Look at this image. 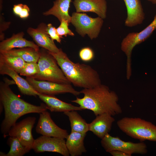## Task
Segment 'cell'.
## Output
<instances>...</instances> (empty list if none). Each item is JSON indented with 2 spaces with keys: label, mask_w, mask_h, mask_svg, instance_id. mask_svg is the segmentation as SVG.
I'll list each match as a JSON object with an SVG mask.
<instances>
[{
  "label": "cell",
  "mask_w": 156,
  "mask_h": 156,
  "mask_svg": "<svg viewBox=\"0 0 156 156\" xmlns=\"http://www.w3.org/2000/svg\"><path fill=\"white\" fill-rule=\"evenodd\" d=\"M30 9L28 6L24 4L23 9L20 13L19 16L21 18L25 19L27 18L29 15Z\"/></svg>",
  "instance_id": "31"
},
{
  "label": "cell",
  "mask_w": 156,
  "mask_h": 156,
  "mask_svg": "<svg viewBox=\"0 0 156 156\" xmlns=\"http://www.w3.org/2000/svg\"><path fill=\"white\" fill-rule=\"evenodd\" d=\"M10 24V22L4 21L3 20L2 16L0 15V41H2L4 40V35L3 32L8 28Z\"/></svg>",
  "instance_id": "30"
},
{
  "label": "cell",
  "mask_w": 156,
  "mask_h": 156,
  "mask_svg": "<svg viewBox=\"0 0 156 156\" xmlns=\"http://www.w3.org/2000/svg\"><path fill=\"white\" fill-rule=\"evenodd\" d=\"M26 79L39 93L54 95L61 94L70 93L75 96H77L81 94L80 91L76 90L70 84L38 80L32 77H26Z\"/></svg>",
  "instance_id": "8"
},
{
  "label": "cell",
  "mask_w": 156,
  "mask_h": 156,
  "mask_svg": "<svg viewBox=\"0 0 156 156\" xmlns=\"http://www.w3.org/2000/svg\"><path fill=\"white\" fill-rule=\"evenodd\" d=\"M79 55L81 60L85 62H88L93 59L94 53L92 49L89 47H85L80 50Z\"/></svg>",
  "instance_id": "28"
},
{
  "label": "cell",
  "mask_w": 156,
  "mask_h": 156,
  "mask_svg": "<svg viewBox=\"0 0 156 156\" xmlns=\"http://www.w3.org/2000/svg\"><path fill=\"white\" fill-rule=\"evenodd\" d=\"M111 115L104 113L96 116V118L89 124V131L102 139L111 130L114 118Z\"/></svg>",
  "instance_id": "17"
},
{
  "label": "cell",
  "mask_w": 156,
  "mask_h": 156,
  "mask_svg": "<svg viewBox=\"0 0 156 156\" xmlns=\"http://www.w3.org/2000/svg\"><path fill=\"white\" fill-rule=\"evenodd\" d=\"M117 125L127 135L142 142H156V126L139 118L124 117L118 120Z\"/></svg>",
  "instance_id": "4"
},
{
  "label": "cell",
  "mask_w": 156,
  "mask_h": 156,
  "mask_svg": "<svg viewBox=\"0 0 156 156\" xmlns=\"http://www.w3.org/2000/svg\"><path fill=\"white\" fill-rule=\"evenodd\" d=\"M86 133L71 131L66 139V144L71 156H78L86 152L84 144Z\"/></svg>",
  "instance_id": "20"
},
{
  "label": "cell",
  "mask_w": 156,
  "mask_h": 156,
  "mask_svg": "<svg viewBox=\"0 0 156 156\" xmlns=\"http://www.w3.org/2000/svg\"><path fill=\"white\" fill-rule=\"evenodd\" d=\"M60 22V25L56 28L58 35L62 38L63 36H66L68 35L74 36V33L68 28L69 22L67 20L62 19Z\"/></svg>",
  "instance_id": "27"
},
{
  "label": "cell",
  "mask_w": 156,
  "mask_h": 156,
  "mask_svg": "<svg viewBox=\"0 0 156 156\" xmlns=\"http://www.w3.org/2000/svg\"><path fill=\"white\" fill-rule=\"evenodd\" d=\"M0 83V102L5 111V117L1 124V130L4 136H6L11 127L21 117L31 113L40 114L47 111L44 103L36 106L28 103L19 97L9 87L11 82L5 78Z\"/></svg>",
  "instance_id": "1"
},
{
  "label": "cell",
  "mask_w": 156,
  "mask_h": 156,
  "mask_svg": "<svg viewBox=\"0 0 156 156\" xmlns=\"http://www.w3.org/2000/svg\"><path fill=\"white\" fill-rule=\"evenodd\" d=\"M21 58L26 62H38L40 56L39 51L30 47L13 49L3 52Z\"/></svg>",
  "instance_id": "23"
},
{
  "label": "cell",
  "mask_w": 156,
  "mask_h": 156,
  "mask_svg": "<svg viewBox=\"0 0 156 156\" xmlns=\"http://www.w3.org/2000/svg\"><path fill=\"white\" fill-rule=\"evenodd\" d=\"M109 153L113 156H131L123 151L119 150L112 151Z\"/></svg>",
  "instance_id": "33"
},
{
  "label": "cell",
  "mask_w": 156,
  "mask_h": 156,
  "mask_svg": "<svg viewBox=\"0 0 156 156\" xmlns=\"http://www.w3.org/2000/svg\"><path fill=\"white\" fill-rule=\"evenodd\" d=\"M71 17L70 23L81 36L87 35L91 39L98 36L103 24V19L99 16L92 18L85 13L77 12H73Z\"/></svg>",
  "instance_id": "6"
},
{
  "label": "cell",
  "mask_w": 156,
  "mask_h": 156,
  "mask_svg": "<svg viewBox=\"0 0 156 156\" xmlns=\"http://www.w3.org/2000/svg\"><path fill=\"white\" fill-rule=\"evenodd\" d=\"M39 71V67L37 62H26L19 74L20 75L26 77H33L38 74Z\"/></svg>",
  "instance_id": "26"
},
{
  "label": "cell",
  "mask_w": 156,
  "mask_h": 156,
  "mask_svg": "<svg viewBox=\"0 0 156 156\" xmlns=\"http://www.w3.org/2000/svg\"><path fill=\"white\" fill-rule=\"evenodd\" d=\"M153 4H156V0H146Z\"/></svg>",
  "instance_id": "34"
},
{
  "label": "cell",
  "mask_w": 156,
  "mask_h": 156,
  "mask_svg": "<svg viewBox=\"0 0 156 156\" xmlns=\"http://www.w3.org/2000/svg\"><path fill=\"white\" fill-rule=\"evenodd\" d=\"M36 131L43 136L64 139L66 138L68 135L66 130L61 128L55 123L47 111L40 114Z\"/></svg>",
  "instance_id": "12"
},
{
  "label": "cell",
  "mask_w": 156,
  "mask_h": 156,
  "mask_svg": "<svg viewBox=\"0 0 156 156\" xmlns=\"http://www.w3.org/2000/svg\"><path fill=\"white\" fill-rule=\"evenodd\" d=\"M38 62L39 73L33 77L39 80L71 84L64 75L54 57L48 51L42 48Z\"/></svg>",
  "instance_id": "5"
},
{
  "label": "cell",
  "mask_w": 156,
  "mask_h": 156,
  "mask_svg": "<svg viewBox=\"0 0 156 156\" xmlns=\"http://www.w3.org/2000/svg\"><path fill=\"white\" fill-rule=\"evenodd\" d=\"M101 143L105 151L108 153L119 150L131 156L133 154H145L148 151L146 145L143 142L138 143L126 142L117 137L112 136L109 133L101 139Z\"/></svg>",
  "instance_id": "7"
},
{
  "label": "cell",
  "mask_w": 156,
  "mask_h": 156,
  "mask_svg": "<svg viewBox=\"0 0 156 156\" xmlns=\"http://www.w3.org/2000/svg\"><path fill=\"white\" fill-rule=\"evenodd\" d=\"M80 92L83 97H77L71 102L78 104L82 110H90L96 116L104 113L114 116L122 113L118 95L107 86L101 84L92 88H83Z\"/></svg>",
  "instance_id": "2"
},
{
  "label": "cell",
  "mask_w": 156,
  "mask_h": 156,
  "mask_svg": "<svg viewBox=\"0 0 156 156\" xmlns=\"http://www.w3.org/2000/svg\"><path fill=\"white\" fill-rule=\"evenodd\" d=\"M0 74L7 75L15 82L20 92L23 94L36 96L39 93L29 84L26 79L21 77L18 73L9 65L0 61Z\"/></svg>",
  "instance_id": "15"
},
{
  "label": "cell",
  "mask_w": 156,
  "mask_h": 156,
  "mask_svg": "<svg viewBox=\"0 0 156 156\" xmlns=\"http://www.w3.org/2000/svg\"><path fill=\"white\" fill-rule=\"evenodd\" d=\"M7 143L10 147V150L6 154L3 153L2 156H22L30 151L16 137H10L7 140Z\"/></svg>",
  "instance_id": "24"
},
{
  "label": "cell",
  "mask_w": 156,
  "mask_h": 156,
  "mask_svg": "<svg viewBox=\"0 0 156 156\" xmlns=\"http://www.w3.org/2000/svg\"><path fill=\"white\" fill-rule=\"evenodd\" d=\"M24 4L19 3L13 5V12L14 14L19 16L24 7Z\"/></svg>",
  "instance_id": "32"
},
{
  "label": "cell",
  "mask_w": 156,
  "mask_h": 156,
  "mask_svg": "<svg viewBox=\"0 0 156 156\" xmlns=\"http://www.w3.org/2000/svg\"><path fill=\"white\" fill-rule=\"evenodd\" d=\"M48 51L55 59L67 79L75 86L90 88L101 84L99 74L90 66L74 62L61 48L56 53Z\"/></svg>",
  "instance_id": "3"
},
{
  "label": "cell",
  "mask_w": 156,
  "mask_h": 156,
  "mask_svg": "<svg viewBox=\"0 0 156 156\" xmlns=\"http://www.w3.org/2000/svg\"><path fill=\"white\" fill-rule=\"evenodd\" d=\"M76 110L64 112L68 118L71 128V131L85 133L89 131V124L87 123Z\"/></svg>",
  "instance_id": "22"
},
{
  "label": "cell",
  "mask_w": 156,
  "mask_h": 156,
  "mask_svg": "<svg viewBox=\"0 0 156 156\" xmlns=\"http://www.w3.org/2000/svg\"><path fill=\"white\" fill-rule=\"evenodd\" d=\"M36 153L45 151L56 152L64 156H69L64 139L42 135L35 139L33 146Z\"/></svg>",
  "instance_id": "11"
},
{
  "label": "cell",
  "mask_w": 156,
  "mask_h": 156,
  "mask_svg": "<svg viewBox=\"0 0 156 156\" xmlns=\"http://www.w3.org/2000/svg\"><path fill=\"white\" fill-rule=\"evenodd\" d=\"M155 29L156 14L152 22L145 29L139 32L130 33L123 39L121 49L126 56L127 64L131 63L132 51L135 47L146 40Z\"/></svg>",
  "instance_id": "9"
},
{
  "label": "cell",
  "mask_w": 156,
  "mask_h": 156,
  "mask_svg": "<svg viewBox=\"0 0 156 156\" xmlns=\"http://www.w3.org/2000/svg\"><path fill=\"white\" fill-rule=\"evenodd\" d=\"M47 25L39 24L36 28L29 27L27 30L28 34L39 47L52 53L58 52L60 50L47 32Z\"/></svg>",
  "instance_id": "13"
},
{
  "label": "cell",
  "mask_w": 156,
  "mask_h": 156,
  "mask_svg": "<svg viewBox=\"0 0 156 156\" xmlns=\"http://www.w3.org/2000/svg\"><path fill=\"white\" fill-rule=\"evenodd\" d=\"M0 61L9 65L18 74L26 63L21 57L5 52H0Z\"/></svg>",
  "instance_id": "25"
},
{
  "label": "cell",
  "mask_w": 156,
  "mask_h": 156,
  "mask_svg": "<svg viewBox=\"0 0 156 156\" xmlns=\"http://www.w3.org/2000/svg\"><path fill=\"white\" fill-rule=\"evenodd\" d=\"M24 34L22 31L14 34L10 38L1 41L0 43V52L8 51L15 48L25 47H31L39 51V47L36 44L23 38Z\"/></svg>",
  "instance_id": "18"
},
{
  "label": "cell",
  "mask_w": 156,
  "mask_h": 156,
  "mask_svg": "<svg viewBox=\"0 0 156 156\" xmlns=\"http://www.w3.org/2000/svg\"><path fill=\"white\" fill-rule=\"evenodd\" d=\"M36 118L29 117L16 123L10 129L7 135L17 138L22 144L30 151L32 149L34 142L32 130Z\"/></svg>",
  "instance_id": "10"
},
{
  "label": "cell",
  "mask_w": 156,
  "mask_h": 156,
  "mask_svg": "<svg viewBox=\"0 0 156 156\" xmlns=\"http://www.w3.org/2000/svg\"><path fill=\"white\" fill-rule=\"evenodd\" d=\"M38 96L46 105L51 112H64L71 110H82L79 107L74 106L58 99L54 95L39 93Z\"/></svg>",
  "instance_id": "19"
},
{
  "label": "cell",
  "mask_w": 156,
  "mask_h": 156,
  "mask_svg": "<svg viewBox=\"0 0 156 156\" xmlns=\"http://www.w3.org/2000/svg\"><path fill=\"white\" fill-rule=\"evenodd\" d=\"M72 0H56L53 1L52 7L43 13V15H52L60 22L62 20L68 21L70 23L71 16L69 14V10Z\"/></svg>",
  "instance_id": "21"
},
{
  "label": "cell",
  "mask_w": 156,
  "mask_h": 156,
  "mask_svg": "<svg viewBox=\"0 0 156 156\" xmlns=\"http://www.w3.org/2000/svg\"><path fill=\"white\" fill-rule=\"evenodd\" d=\"M127 10L125 25L132 27L142 24L145 18V14L140 0H123Z\"/></svg>",
  "instance_id": "14"
},
{
  "label": "cell",
  "mask_w": 156,
  "mask_h": 156,
  "mask_svg": "<svg viewBox=\"0 0 156 156\" xmlns=\"http://www.w3.org/2000/svg\"><path fill=\"white\" fill-rule=\"evenodd\" d=\"M46 30L47 33L52 40H55L58 43H61L62 37L58 34L56 28L51 24L49 23L47 25Z\"/></svg>",
  "instance_id": "29"
},
{
  "label": "cell",
  "mask_w": 156,
  "mask_h": 156,
  "mask_svg": "<svg viewBox=\"0 0 156 156\" xmlns=\"http://www.w3.org/2000/svg\"><path fill=\"white\" fill-rule=\"evenodd\" d=\"M73 3L76 12H91L96 14L103 19L106 17V0H74Z\"/></svg>",
  "instance_id": "16"
}]
</instances>
